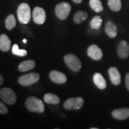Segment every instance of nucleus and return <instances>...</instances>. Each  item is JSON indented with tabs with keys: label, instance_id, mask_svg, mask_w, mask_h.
I'll use <instances>...</instances> for the list:
<instances>
[{
	"label": "nucleus",
	"instance_id": "aec40b11",
	"mask_svg": "<svg viewBox=\"0 0 129 129\" xmlns=\"http://www.w3.org/2000/svg\"><path fill=\"white\" fill-rule=\"evenodd\" d=\"M5 25H6V28L9 30H12L13 29L15 28L16 26V20L13 14H9L6 17L5 20Z\"/></svg>",
	"mask_w": 129,
	"mask_h": 129
},
{
	"label": "nucleus",
	"instance_id": "b1692460",
	"mask_svg": "<svg viewBox=\"0 0 129 129\" xmlns=\"http://www.w3.org/2000/svg\"><path fill=\"white\" fill-rule=\"evenodd\" d=\"M12 53L14 55L23 57L27 54V51L25 50H20L19 48V46L17 44H14L12 48Z\"/></svg>",
	"mask_w": 129,
	"mask_h": 129
},
{
	"label": "nucleus",
	"instance_id": "9d476101",
	"mask_svg": "<svg viewBox=\"0 0 129 129\" xmlns=\"http://www.w3.org/2000/svg\"><path fill=\"white\" fill-rule=\"evenodd\" d=\"M117 53L120 59H124L129 55V44L125 40H122L117 48Z\"/></svg>",
	"mask_w": 129,
	"mask_h": 129
},
{
	"label": "nucleus",
	"instance_id": "ddd939ff",
	"mask_svg": "<svg viewBox=\"0 0 129 129\" xmlns=\"http://www.w3.org/2000/svg\"><path fill=\"white\" fill-rule=\"evenodd\" d=\"M112 116L118 120H123L129 117L128 108L116 109L112 112Z\"/></svg>",
	"mask_w": 129,
	"mask_h": 129
},
{
	"label": "nucleus",
	"instance_id": "0eeeda50",
	"mask_svg": "<svg viewBox=\"0 0 129 129\" xmlns=\"http://www.w3.org/2000/svg\"><path fill=\"white\" fill-rule=\"evenodd\" d=\"M40 78V75L38 73L32 72L21 76L19 78L18 82L22 86H29L37 83Z\"/></svg>",
	"mask_w": 129,
	"mask_h": 129
},
{
	"label": "nucleus",
	"instance_id": "1a4fd4ad",
	"mask_svg": "<svg viewBox=\"0 0 129 129\" xmlns=\"http://www.w3.org/2000/svg\"><path fill=\"white\" fill-rule=\"evenodd\" d=\"M87 54L94 60H99L103 57V52L102 50L97 45L93 44L87 48Z\"/></svg>",
	"mask_w": 129,
	"mask_h": 129
},
{
	"label": "nucleus",
	"instance_id": "f03ea898",
	"mask_svg": "<svg viewBox=\"0 0 129 129\" xmlns=\"http://www.w3.org/2000/svg\"><path fill=\"white\" fill-rule=\"evenodd\" d=\"M17 18L21 23L28 24L31 18V12L29 6L26 3H22L19 5L17 10Z\"/></svg>",
	"mask_w": 129,
	"mask_h": 129
},
{
	"label": "nucleus",
	"instance_id": "4468645a",
	"mask_svg": "<svg viewBox=\"0 0 129 129\" xmlns=\"http://www.w3.org/2000/svg\"><path fill=\"white\" fill-rule=\"evenodd\" d=\"M11 41L9 37L5 34L0 35V50L4 52H7L10 49Z\"/></svg>",
	"mask_w": 129,
	"mask_h": 129
},
{
	"label": "nucleus",
	"instance_id": "bb28decb",
	"mask_svg": "<svg viewBox=\"0 0 129 129\" xmlns=\"http://www.w3.org/2000/svg\"><path fill=\"white\" fill-rule=\"evenodd\" d=\"M4 83V78L1 75H0V86Z\"/></svg>",
	"mask_w": 129,
	"mask_h": 129
},
{
	"label": "nucleus",
	"instance_id": "20e7f679",
	"mask_svg": "<svg viewBox=\"0 0 129 129\" xmlns=\"http://www.w3.org/2000/svg\"><path fill=\"white\" fill-rule=\"evenodd\" d=\"M64 61L69 69L74 72H78L81 68V62L74 54H68L64 56Z\"/></svg>",
	"mask_w": 129,
	"mask_h": 129
},
{
	"label": "nucleus",
	"instance_id": "6e6552de",
	"mask_svg": "<svg viewBox=\"0 0 129 129\" xmlns=\"http://www.w3.org/2000/svg\"><path fill=\"white\" fill-rule=\"evenodd\" d=\"M32 18L34 22L38 25H42L45 22L46 19V12L43 8L36 7L34 9L32 13Z\"/></svg>",
	"mask_w": 129,
	"mask_h": 129
},
{
	"label": "nucleus",
	"instance_id": "f8f14e48",
	"mask_svg": "<svg viewBox=\"0 0 129 129\" xmlns=\"http://www.w3.org/2000/svg\"><path fill=\"white\" fill-rule=\"evenodd\" d=\"M108 74L111 81L115 85H120L121 83V75L118 69L115 67H111L109 69Z\"/></svg>",
	"mask_w": 129,
	"mask_h": 129
},
{
	"label": "nucleus",
	"instance_id": "39448f33",
	"mask_svg": "<svg viewBox=\"0 0 129 129\" xmlns=\"http://www.w3.org/2000/svg\"><path fill=\"white\" fill-rule=\"evenodd\" d=\"M71 10V6L67 2H62L56 6L55 13L60 20H63L68 17Z\"/></svg>",
	"mask_w": 129,
	"mask_h": 129
},
{
	"label": "nucleus",
	"instance_id": "423d86ee",
	"mask_svg": "<svg viewBox=\"0 0 129 129\" xmlns=\"http://www.w3.org/2000/svg\"><path fill=\"white\" fill-rule=\"evenodd\" d=\"M84 99L81 97L68 99L63 104L64 108L67 110H78L83 107Z\"/></svg>",
	"mask_w": 129,
	"mask_h": 129
},
{
	"label": "nucleus",
	"instance_id": "5701e85b",
	"mask_svg": "<svg viewBox=\"0 0 129 129\" xmlns=\"http://www.w3.org/2000/svg\"><path fill=\"white\" fill-rule=\"evenodd\" d=\"M102 24V19L99 16H96L93 17L90 22V28L93 29L99 30Z\"/></svg>",
	"mask_w": 129,
	"mask_h": 129
},
{
	"label": "nucleus",
	"instance_id": "412c9836",
	"mask_svg": "<svg viewBox=\"0 0 129 129\" xmlns=\"http://www.w3.org/2000/svg\"><path fill=\"white\" fill-rule=\"evenodd\" d=\"M89 4L90 7L95 12L100 13L104 10V7L101 0H90Z\"/></svg>",
	"mask_w": 129,
	"mask_h": 129
},
{
	"label": "nucleus",
	"instance_id": "c756f323",
	"mask_svg": "<svg viewBox=\"0 0 129 129\" xmlns=\"http://www.w3.org/2000/svg\"><path fill=\"white\" fill-rule=\"evenodd\" d=\"M98 128H95V127H93V128H91V129H98Z\"/></svg>",
	"mask_w": 129,
	"mask_h": 129
},
{
	"label": "nucleus",
	"instance_id": "7ed1b4c3",
	"mask_svg": "<svg viewBox=\"0 0 129 129\" xmlns=\"http://www.w3.org/2000/svg\"><path fill=\"white\" fill-rule=\"evenodd\" d=\"M0 98L4 103L10 105L15 104L17 99L15 92L9 87H4L0 90Z\"/></svg>",
	"mask_w": 129,
	"mask_h": 129
},
{
	"label": "nucleus",
	"instance_id": "9b49d317",
	"mask_svg": "<svg viewBox=\"0 0 129 129\" xmlns=\"http://www.w3.org/2000/svg\"><path fill=\"white\" fill-rule=\"evenodd\" d=\"M49 77L53 82L57 84H64L67 81L65 74L57 71H52L50 73Z\"/></svg>",
	"mask_w": 129,
	"mask_h": 129
},
{
	"label": "nucleus",
	"instance_id": "f257e3e1",
	"mask_svg": "<svg viewBox=\"0 0 129 129\" xmlns=\"http://www.w3.org/2000/svg\"><path fill=\"white\" fill-rule=\"evenodd\" d=\"M25 105L28 110L32 112L43 113L44 111V105L41 100L35 96H30L27 98Z\"/></svg>",
	"mask_w": 129,
	"mask_h": 129
},
{
	"label": "nucleus",
	"instance_id": "6ab92c4d",
	"mask_svg": "<svg viewBox=\"0 0 129 129\" xmlns=\"http://www.w3.org/2000/svg\"><path fill=\"white\" fill-rule=\"evenodd\" d=\"M88 14L84 11H78L74 16V22L76 24H80L86 20Z\"/></svg>",
	"mask_w": 129,
	"mask_h": 129
},
{
	"label": "nucleus",
	"instance_id": "4be33fe9",
	"mask_svg": "<svg viewBox=\"0 0 129 129\" xmlns=\"http://www.w3.org/2000/svg\"><path fill=\"white\" fill-rule=\"evenodd\" d=\"M108 4L109 9L113 12H118L121 9V0H108Z\"/></svg>",
	"mask_w": 129,
	"mask_h": 129
},
{
	"label": "nucleus",
	"instance_id": "a211bd4d",
	"mask_svg": "<svg viewBox=\"0 0 129 129\" xmlns=\"http://www.w3.org/2000/svg\"><path fill=\"white\" fill-rule=\"evenodd\" d=\"M44 102L48 104L57 105L60 102V98L52 93H47L44 96Z\"/></svg>",
	"mask_w": 129,
	"mask_h": 129
},
{
	"label": "nucleus",
	"instance_id": "c85d7f7f",
	"mask_svg": "<svg viewBox=\"0 0 129 129\" xmlns=\"http://www.w3.org/2000/svg\"><path fill=\"white\" fill-rule=\"evenodd\" d=\"M23 41V43H25V44H26V43H27V40H26V39H23V41Z\"/></svg>",
	"mask_w": 129,
	"mask_h": 129
},
{
	"label": "nucleus",
	"instance_id": "a878e982",
	"mask_svg": "<svg viewBox=\"0 0 129 129\" xmlns=\"http://www.w3.org/2000/svg\"><path fill=\"white\" fill-rule=\"evenodd\" d=\"M125 85H126L127 90L129 91V73L127 74L126 76H125Z\"/></svg>",
	"mask_w": 129,
	"mask_h": 129
},
{
	"label": "nucleus",
	"instance_id": "2eb2a0df",
	"mask_svg": "<svg viewBox=\"0 0 129 129\" xmlns=\"http://www.w3.org/2000/svg\"><path fill=\"white\" fill-rule=\"evenodd\" d=\"M105 31L110 38H115L117 35V28L115 24L111 21H108L106 23Z\"/></svg>",
	"mask_w": 129,
	"mask_h": 129
},
{
	"label": "nucleus",
	"instance_id": "393cba45",
	"mask_svg": "<svg viewBox=\"0 0 129 129\" xmlns=\"http://www.w3.org/2000/svg\"><path fill=\"white\" fill-rule=\"evenodd\" d=\"M8 111H9V109H8L7 106L0 101V114L4 115V114H7Z\"/></svg>",
	"mask_w": 129,
	"mask_h": 129
},
{
	"label": "nucleus",
	"instance_id": "cd10ccee",
	"mask_svg": "<svg viewBox=\"0 0 129 129\" xmlns=\"http://www.w3.org/2000/svg\"><path fill=\"white\" fill-rule=\"evenodd\" d=\"M75 3H77V4H80L83 1V0H72Z\"/></svg>",
	"mask_w": 129,
	"mask_h": 129
},
{
	"label": "nucleus",
	"instance_id": "f3484780",
	"mask_svg": "<svg viewBox=\"0 0 129 129\" xmlns=\"http://www.w3.org/2000/svg\"><path fill=\"white\" fill-rule=\"evenodd\" d=\"M35 61L33 60H27L23 61L19 64L18 67V70L22 72H27L28 71L34 69L35 67Z\"/></svg>",
	"mask_w": 129,
	"mask_h": 129
},
{
	"label": "nucleus",
	"instance_id": "dca6fc26",
	"mask_svg": "<svg viewBox=\"0 0 129 129\" xmlns=\"http://www.w3.org/2000/svg\"><path fill=\"white\" fill-rule=\"evenodd\" d=\"M93 82L99 89L104 90L106 87V82L101 74L95 73L93 75Z\"/></svg>",
	"mask_w": 129,
	"mask_h": 129
}]
</instances>
